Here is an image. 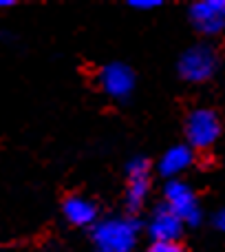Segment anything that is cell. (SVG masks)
Segmentation results:
<instances>
[{"instance_id": "obj_12", "label": "cell", "mask_w": 225, "mask_h": 252, "mask_svg": "<svg viewBox=\"0 0 225 252\" xmlns=\"http://www.w3.org/2000/svg\"><path fill=\"white\" fill-rule=\"evenodd\" d=\"M159 0H130V7L135 9H155L159 7Z\"/></svg>"}, {"instance_id": "obj_7", "label": "cell", "mask_w": 225, "mask_h": 252, "mask_svg": "<svg viewBox=\"0 0 225 252\" xmlns=\"http://www.w3.org/2000/svg\"><path fill=\"white\" fill-rule=\"evenodd\" d=\"M100 87L104 93H109L111 97H128L130 91L135 89V73L128 64L124 62H111L97 75Z\"/></svg>"}, {"instance_id": "obj_11", "label": "cell", "mask_w": 225, "mask_h": 252, "mask_svg": "<svg viewBox=\"0 0 225 252\" xmlns=\"http://www.w3.org/2000/svg\"><path fill=\"white\" fill-rule=\"evenodd\" d=\"M146 252H186L179 241H152Z\"/></svg>"}, {"instance_id": "obj_3", "label": "cell", "mask_w": 225, "mask_h": 252, "mask_svg": "<svg viewBox=\"0 0 225 252\" xmlns=\"http://www.w3.org/2000/svg\"><path fill=\"white\" fill-rule=\"evenodd\" d=\"M186 135L190 146L210 148L221 135V120L210 109H195L186 120Z\"/></svg>"}, {"instance_id": "obj_6", "label": "cell", "mask_w": 225, "mask_h": 252, "mask_svg": "<svg viewBox=\"0 0 225 252\" xmlns=\"http://www.w3.org/2000/svg\"><path fill=\"white\" fill-rule=\"evenodd\" d=\"M190 20L197 31L214 35L225 29V0H199L190 4Z\"/></svg>"}, {"instance_id": "obj_4", "label": "cell", "mask_w": 225, "mask_h": 252, "mask_svg": "<svg viewBox=\"0 0 225 252\" xmlns=\"http://www.w3.org/2000/svg\"><path fill=\"white\" fill-rule=\"evenodd\" d=\"M166 206L183 223L197 226L201 221V206L197 201V195L188 184L179 182V179H170L168 186H166Z\"/></svg>"}, {"instance_id": "obj_5", "label": "cell", "mask_w": 225, "mask_h": 252, "mask_svg": "<svg viewBox=\"0 0 225 252\" xmlns=\"http://www.w3.org/2000/svg\"><path fill=\"white\" fill-rule=\"evenodd\" d=\"M126 170H128L126 204H128V210L135 213L146 204V197L150 192V161L146 157H133Z\"/></svg>"}, {"instance_id": "obj_1", "label": "cell", "mask_w": 225, "mask_h": 252, "mask_svg": "<svg viewBox=\"0 0 225 252\" xmlns=\"http://www.w3.org/2000/svg\"><path fill=\"white\" fill-rule=\"evenodd\" d=\"M137 221L133 219H104L93 226L95 252H133L137 244Z\"/></svg>"}, {"instance_id": "obj_14", "label": "cell", "mask_w": 225, "mask_h": 252, "mask_svg": "<svg viewBox=\"0 0 225 252\" xmlns=\"http://www.w3.org/2000/svg\"><path fill=\"white\" fill-rule=\"evenodd\" d=\"M11 0H0V7H11Z\"/></svg>"}, {"instance_id": "obj_8", "label": "cell", "mask_w": 225, "mask_h": 252, "mask_svg": "<svg viewBox=\"0 0 225 252\" xmlns=\"http://www.w3.org/2000/svg\"><path fill=\"white\" fill-rule=\"evenodd\" d=\"M148 232H150L152 241H179L183 232V221L164 204L152 213Z\"/></svg>"}, {"instance_id": "obj_9", "label": "cell", "mask_w": 225, "mask_h": 252, "mask_svg": "<svg viewBox=\"0 0 225 252\" xmlns=\"http://www.w3.org/2000/svg\"><path fill=\"white\" fill-rule=\"evenodd\" d=\"M62 210H64V217L69 219L73 226H91L97 219V208L93 201L84 199L80 195H71L64 199L62 204Z\"/></svg>"}, {"instance_id": "obj_2", "label": "cell", "mask_w": 225, "mask_h": 252, "mask_svg": "<svg viewBox=\"0 0 225 252\" xmlns=\"http://www.w3.org/2000/svg\"><path fill=\"white\" fill-rule=\"evenodd\" d=\"M219 66V58L208 44L190 47L179 60V75L188 82H208Z\"/></svg>"}, {"instance_id": "obj_10", "label": "cell", "mask_w": 225, "mask_h": 252, "mask_svg": "<svg viewBox=\"0 0 225 252\" xmlns=\"http://www.w3.org/2000/svg\"><path fill=\"white\" fill-rule=\"evenodd\" d=\"M192 159H195L192 148L186 146V144H177V146L168 148V151L164 153V157H161V161H159V173L174 179L179 173H183V170L192 164Z\"/></svg>"}, {"instance_id": "obj_13", "label": "cell", "mask_w": 225, "mask_h": 252, "mask_svg": "<svg viewBox=\"0 0 225 252\" xmlns=\"http://www.w3.org/2000/svg\"><path fill=\"white\" fill-rule=\"evenodd\" d=\"M217 226L221 228V230H225V210H221V213L217 215Z\"/></svg>"}]
</instances>
